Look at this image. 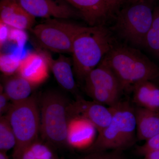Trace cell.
I'll return each instance as SVG.
<instances>
[{"mask_svg": "<svg viewBox=\"0 0 159 159\" xmlns=\"http://www.w3.org/2000/svg\"><path fill=\"white\" fill-rule=\"evenodd\" d=\"M114 46L111 32L103 25L84 26L73 43L71 54L75 77L84 81Z\"/></svg>", "mask_w": 159, "mask_h": 159, "instance_id": "obj_1", "label": "cell"}, {"mask_svg": "<svg viewBox=\"0 0 159 159\" xmlns=\"http://www.w3.org/2000/svg\"><path fill=\"white\" fill-rule=\"evenodd\" d=\"M102 61L110 68L123 91L137 84L159 78V67L138 50L129 47L114 46Z\"/></svg>", "mask_w": 159, "mask_h": 159, "instance_id": "obj_2", "label": "cell"}, {"mask_svg": "<svg viewBox=\"0 0 159 159\" xmlns=\"http://www.w3.org/2000/svg\"><path fill=\"white\" fill-rule=\"evenodd\" d=\"M111 107L113 117L110 123L99 133L93 145L86 149L87 153L121 150L133 145L138 139L134 107L126 101H120Z\"/></svg>", "mask_w": 159, "mask_h": 159, "instance_id": "obj_3", "label": "cell"}, {"mask_svg": "<svg viewBox=\"0 0 159 159\" xmlns=\"http://www.w3.org/2000/svg\"><path fill=\"white\" fill-rule=\"evenodd\" d=\"M70 101L58 91H46L41 95L40 132L42 141L54 148L67 146L68 126Z\"/></svg>", "mask_w": 159, "mask_h": 159, "instance_id": "obj_4", "label": "cell"}, {"mask_svg": "<svg viewBox=\"0 0 159 159\" xmlns=\"http://www.w3.org/2000/svg\"><path fill=\"white\" fill-rule=\"evenodd\" d=\"M36 96L17 102H11L6 116L16 140L12 159H20L24 152L37 141L40 132V112Z\"/></svg>", "mask_w": 159, "mask_h": 159, "instance_id": "obj_5", "label": "cell"}, {"mask_svg": "<svg viewBox=\"0 0 159 159\" xmlns=\"http://www.w3.org/2000/svg\"><path fill=\"white\" fill-rule=\"evenodd\" d=\"M68 20H45L30 31L43 48L60 54H72L74 39L84 26Z\"/></svg>", "mask_w": 159, "mask_h": 159, "instance_id": "obj_6", "label": "cell"}, {"mask_svg": "<svg viewBox=\"0 0 159 159\" xmlns=\"http://www.w3.org/2000/svg\"><path fill=\"white\" fill-rule=\"evenodd\" d=\"M153 19V11L151 6L145 1L137 2L119 12L114 29L130 43L144 47Z\"/></svg>", "mask_w": 159, "mask_h": 159, "instance_id": "obj_7", "label": "cell"}, {"mask_svg": "<svg viewBox=\"0 0 159 159\" xmlns=\"http://www.w3.org/2000/svg\"><path fill=\"white\" fill-rule=\"evenodd\" d=\"M84 82L85 93L95 102L112 107L120 101L123 91L121 84L102 61L88 74Z\"/></svg>", "mask_w": 159, "mask_h": 159, "instance_id": "obj_8", "label": "cell"}, {"mask_svg": "<svg viewBox=\"0 0 159 159\" xmlns=\"http://www.w3.org/2000/svg\"><path fill=\"white\" fill-rule=\"evenodd\" d=\"M34 17L70 20L81 17L80 13L66 0H16ZM82 18V17H81Z\"/></svg>", "mask_w": 159, "mask_h": 159, "instance_id": "obj_9", "label": "cell"}, {"mask_svg": "<svg viewBox=\"0 0 159 159\" xmlns=\"http://www.w3.org/2000/svg\"><path fill=\"white\" fill-rule=\"evenodd\" d=\"M70 119L81 117L91 122L100 132L110 123L113 117L112 108L93 101H89L82 97L71 102L68 107Z\"/></svg>", "mask_w": 159, "mask_h": 159, "instance_id": "obj_10", "label": "cell"}, {"mask_svg": "<svg viewBox=\"0 0 159 159\" xmlns=\"http://www.w3.org/2000/svg\"><path fill=\"white\" fill-rule=\"evenodd\" d=\"M50 70L47 57L43 51L39 50L21 59L17 74L36 87L48 79Z\"/></svg>", "mask_w": 159, "mask_h": 159, "instance_id": "obj_11", "label": "cell"}, {"mask_svg": "<svg viewBox=\"0 0 159 159\" xmlns=\"http://www.w3.org/2000/svg\"><path fill=\"white\" fill-rule=\"evenodd\" d=\"M96 130L95 126L84 118H70L68 126V146L77 149H88L96 139Z\"/></svg>", "mask_w": 159, "mask_h": 159, "instance_id": "obj_12", "label": "cell"}, {"mask_svg": "<svg viewBox=\"0 0 159 159\" xmlns=\"http://www.w3.org/2000/svg\"><path fill=\"white\" fill-rule=\"evenodd\" d=\"M48 62L50 70L59 85L75 98L81 97L75 80L72 60L62 54L54 59L46 51H43Z\"/></svg>", "mask_w": 159, "mask_h": 159, "instance_id": "obj_13", "label": "cell"}, {"mask_svg": "<svg viewBox=\"0 0 159 159\" xmlns=\"http://www.w3.org/2000/svg\"><path fill=\"white\" fill-rule=\"evenodd\" d=\"M0 22L11 28L26 31L35 25L36 20L16 0H1Z\"/></svg>", "mask_w": 159, "mask_h": 159, "instance_id": "obj_14", "label": "cell"}, {"mask_svg": "<svg viewBox=\"0 0 159 159\" xmlns=\"http://www.w3.org/2000/svg\"><path fill=\"white\" fill-rule=\"evenodd\" d=\"M90 26L102 25L112 12L104 0H66Z\"/></svg>", "mask_w": 159, "mask_h": 159, "instance_id": "obj_15", "label": "cell"}, {"mask_svg": "<svg viewBox=\"0 0 159 159\" xmlns=\"http://www.w3.org/2000/svg\"><path fill=\"white\" fill-rule=\"evenodd\" d=\"M137 139L146 141L159 134V112L134 107Z\"/></svg>", "mask_w": 159, "mask_h": 159, "instance_id": "obj_16", "label": "cell"}, {"mask_svg": "<svg viewBox=\"0 0 159 159\" xmlns=\"http://www.w3.org/2000/svg\"><path fill=\"white\" fill-rule=\"evenodd\" d=\"M132 89L137 106L159 112V86L151 80H145L135 84Z\"/></svg>", "mask_w": 159, "mask_h": 159, "instance_id": "obj_17", "label": "cell"}, {"mask_svg": "<svg viewBox=\"0 0 159 159\" xmlns=\"http://www.w3.org/2000/svg\"><path fill=\"white\" fill-rule=\"evenodd\" d=\"M4 76L2 89L11 102H20L31 96L35 86L27 80L17 74Z\"/></svg>", "mask_w": 159, "mask_h": 159, "instance_id": "obj_18", "label": "cell"}, {"mask_svg": "<svg viewBox=\"0 0 159 159\" xmlns=\"http://www.w3.org/2000/svg\"><path fill=\"white\" fill-rule=\"evenodd\" d=\"M51 147L38 139L26 149L20 159H59Z\"/></svg>", "mask_w": 159, "mask_h": 159, "instance_id": "obj_19", "label": "cell"}, {"mask_svg": "<svg viewBox=\"0 0 159 159\" xmlns=\"http://www.w3.org/2000/svg\"><path fill=\"white\" fill-rule=\"evenodd\" d=\"M144 47L159 58V7L153 11V21L146 35Z\"/></svg>", "mask_w": 159, "mask_h": 159, "instance_id": "obj_20", "label": "cell"}, {"mask_svg": "<svg viewBox=\"0 0 159 159\" xmlns=\"http://www.w3.org/2000/svg\"><path fill=\"white\" fill-rule=\"evenodd\" d=\"M16 140L14 132L6 116L0 117V152H7L14 148Z\"/></svg>", "mask_w": 159, "mask_h": 159, "instance_id": "obj_21", "label": "cell"}, {"mask_svg": "<svg viewBox=\"0 0 159 159\" xmlns=\"http://www.w3.org/2000/svg\"><path fill=\"white\" fill-rule=\"evenodd\" d=\"M21 59L14 54L1 53L0 69L3 75L11 76L17 74Z\"/></svg>", "mask_w": 159, "mask_h": 159, "instance_id": "obj_22", "label": "cell"}, {"mask_svg": "<svg viewBox=\"0 0 159 159\" xmlns=\"http://www.w3.org/2000/svg\"><path fill=\"white\" fill-rule=\"evenodd\" d=\"M78 159H125L121 152V150H115L107 152L105 151L97 152L87 153Z\"/></svg>", "mask_w": 159, "mask_h": 159, "instance_id": "obj_23", "label": "cell"}, {"mask_svg": "<svg viewBox=\"0 0 159 159\" xmlns=\"http://www.w3.org/2000/svg\"><path fill=\"white\" fill-rule=\"evenodd\" d=\"M28 35L25 30L10 27L8 41L15 44L19 49H22L28 40Z\"/></svg>", "mask_w": 159, "mask_h": 159, "instance_id": "obj_24", "label": "cell"}, {"mask_svg": "<svg viewBox=\"0 0 159 159\" xmlns=\"http://www.w3.org/2000/svg\"><path fill=\"white\" fill-rule=\"evenodd\" d=\"M145 141L143 145L137 148L139 154L145 156L150 152L159 151V134Z\"/></svg>", "mask_w": 159, "mask_h": 159, "instance_id": "obj_25", "label": "cell"}, {"mask_svg": "<svg viewBox=\"0 0 159 159\" xmlns=\"http://www.w3.org/2000/svg\"><path fill=\"white\" fill-rule=\"evenodd\" d=\"M9 100L1 87L0 94V116H2L5 113H7L9 111L11 104V103H9Z\"/></svg>", "mask_w": 159, "mask_h": 159, "instance_id": "obj_26", "label": "cell"}, {"mask_svg": "<svg viewBox=\"0 0 159 159\" xmlns=\"http://www.w3.org/2000/svg\"><path fill=\"white\" fill-rule=\"evenodd\" d=\"M10 27L2 22H0V43L1 47L8 41Z\"/></svg>", "mask_w": 159, "mask_h": 159, "instance_id": "obj_27", "label": "cell"}, {"mask_svg": "<svg viewBox=\"0 0 159 159\" xmlns=\"http://www.w3.org/2000/svg\"><path fill=\"white\" fill-rule=\"evenodd\" d=\"M108 5L112 12L121 6L125 0H104Z\"/></svg>", "mask_w": 159, "mask_h": 159, "instance_id": "obj_28", "label": "cell"}, {"mask_svg": "<svg viewBox=\"0 0 159 159\" xmlns=\"http://www.w3.org/2000/svg\"><path fill=\"white\" fill-rule=\"evenodd\" d=\"M144 159H159V151L147 154L145 156Z\"/></svg>", "mask_w": 159, "mask_h": 159, "instance_id": "obj_29", "label": "cell"}, {"mask_svg": "<svg viewBox=\"0 0 159 159\" xmlns=\"http://www.w3.org/2000/svg\"><path fill=\"white\" fill-rule=\"evenodd\" d=\"M0 159H9L7 152H0Z\"/></svg>", "mask_w": 159, "mask_h": 159, "instance_id": "obj_30", "label": "cell"}, {"mask_svg": "<svg viewBox=\"0 0 159 159\" xmlns=\"http://www.w3.org/2000/svg\"><path fill=\"white\" fill-rule=\"evenodd\" d=\"M138 2H144V0H137Z\"/></svg>", "mask_w": 159, "mask_h": 159, "instance_id": "obj_31", "label": "cell"}, {"mask_svg": "<svg viewBox=\"0 0 159 159\" xmlns=\"http://www.w3.org/2000/svg\"><path fill=\"white\" fill-rule=\"evenodd\" d=\"M64 159L63 158H61V159Z\"/></svg>", "mask_w": 159, "mask_h": 159, "instance_id": "obj_32", "label": "cell"}]
</instances>
